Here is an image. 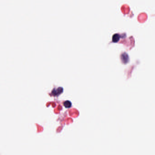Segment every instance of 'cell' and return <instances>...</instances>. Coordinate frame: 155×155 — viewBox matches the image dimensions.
Segmentation results:
<instances>
[{
	"instance_id": "1",
	"label": "cell",
	"mask_w": 155,
	"mask_h": 155,
	"mask_svg": "<svg viewBox=\"0 0 155 155\" xmlns=\"http://www.w3.org/2000/svg\"><path fill=\"white\" fill-rule=\"evenodd\" d=\"M63 91L62 87H59L58 89H54L52 91V94L54 96H58L62 93Z\"/></svg>"
},
{
	"instance_id": "2",
	"label": "cell",
	"mask_w": 155,
	"mask_h": 155,
	"mask_svg": "<svg viewBox=\"0 0 155 155\" xmlns=\"http://www.w3.org/2000/svg\"><path fill=\"white\" fill-rule=\"evenodd\" d=\"M121 59L122 62L124 64L127 63L129 62V60L128 56L127 54H126V53H124V54L121 55Z\"/></svg>"
},
{
	"instance_id": "3",
	"label": "cell",
	"mask_w": 155,
	"mask_h": 155,
	"mask_svg": "<svg viewBox=\"0 0 155 155\" xmlns=\"http://www.w3.org/2000/svg\"><path fill=\"white\" fill-rule=\"evenodd\" d=\"M63 105L66 108H69L72 106V103L70 101L67 100L64 101V103H63Z\"/></svg>"
},
{
	"instance_id": "4",
	"label": "cell",
	"mask_w": 155,
	"mask_h": 155,
	"mask_svg": "<svg viewBox=\"0 0 155 155\" xmlns=\"http://www.w3.org/2000/svg\"><path fill=\"white\" fill-rule=\"evenodd\" d=\"M117 34H115L113 36V42H117L119 39V36L117 34Z\"/></svg>"
}]
</instances>
